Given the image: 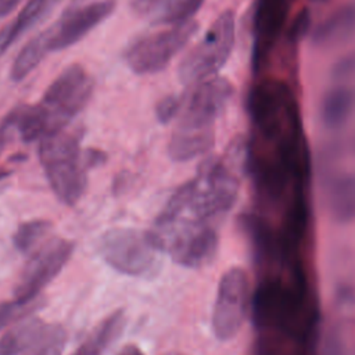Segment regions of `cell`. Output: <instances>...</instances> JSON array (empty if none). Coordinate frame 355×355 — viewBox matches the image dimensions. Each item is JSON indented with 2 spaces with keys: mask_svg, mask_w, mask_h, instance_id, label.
<instances>
[{
  "mask_svg": "<svg viewBox=\"0 0 355 355\" xmlns=\"http://www.w3.org/2000/svg\"><path fill=\"white\" fill-rule=\"evenodd\" d=\"M354 69H355V58H345L340 64H337L336 68H334L336 73L340 75V76L347 75L348 72H351Z\"/></svg>",
  "mask_w": 355,
  "mask_h": 355,
  "instance_id": "obj_27",
  "label": "cell"
},
{
  "mask_svg": "<svg viewBox=\"0 0 355 355\" xmlns=\"http://www.w3.org/2000/svg\"><path fill=\"white\" fill-rule=\"evenodd\" d=\"M165 355H184V354H180V352H168Z\"/></svg>",
  "mask_w": 355,
  "mask_h": 355,
  "instance_id": "obj_31",
  "label": "cell"
},
{
  "mask_svg": "<svg viewBox=\"0 0 355 355\" xmlns=\"http://www.w3.org/2000/svg\"><path fill=\"white\" fill-rule=\"evenodd\" d=\"M355 32V6H344L324 18L313 31V43L318 46H334Z\"/></svg>",
  "mask_w": 355,
  "mask_h": 355,
  "instance_id": "obj_19",
  "label": "cell"
},
{
  "mask_svg": "<svg viewBox=\"0 0 355 355\" xmlns=\"http://www.w3.org/2000/svg\"><path fill=\"white\" fill-rule=\"evenodd\" d=\"M248 111L261 146H272L304 130L300 104L284 80L270 78L258 82L251 90Z\"/></svg>",
  "mask_w": 355,
  "mask_h": 355,
  "instance_id": "obj_2",
  "label": "cell"
},
{
  "mask_svg": "<svg viewBox=\"0 0 355 355\" xmlns=\"http://www.w3.org/2000/svg\"><path fill=\"white\" fill-rule=\"evenodd\" d=\"M118 355H144V354H143V351H141L137 345H135V344H128V345H125V347L119 351Z\"/></svg>",
  "mask_w": 355,
  "mask_h": 355,
  "instance_id": "obj_29",
  "label": "cell"
},
{
  "mask_svg": "<svg viewBox=\"0 0 355 355\" xmlns=\"http://www.w3.org/2000/svg\"><path fill=\"white\" fill-rule=\"evenodd\" d=\"M97 251L114 270L133 276L150 277L158 270L162 252L150 230L112 227L101 234Z\"/></svg>",
  "mask_w": 355,
  "mask_h": 355,
  "instance_id": "obj_5",
  "label": "cell"
},
{
  "mask_svg": "<svg viewBox=\"0 0 355 355\" xmlns=\"http://www.w3.org/2000/svg\"><path fill=\"white\" fill-rule=\"evenodd\" d=\"M39 159L46 178L60 201L76 205L87 186V154L79 140L64 129L43 137L39 143Z\"/></svg>",
  "mask_w": 355,
  "mask_h": 355,
  "instance_id": "obj_3",
  "label": "cell"
},
{
  "mask_svg": "<svg viewBox=\"0 0 355 355\" xmlns=\"http://www.w3.org/2000/svg\"><path fill=\"white\" fill-rule=\"evenodd\" d=\"M240 180L222 157L204 159L193 179L179 186L157 218L216 225L236 204Z\"/></svg>",
  "mask_w": 355,
  "mask_h": 355,
  "instance_id": "obj_1",
  "label": "cell"
},
{
  "mask_svg": "<svg viewBox=\"0 0 355 355\" xmlns=\"http://www.w3.org/2000/svg\"><path fill=\"white\" fill-rule=\"evenodd\" d=\"M204 0H132V10L154 25H180L193 21Z\"/></svg>",
  "mask_w": 355,
  "mask_h": 355,
  "instance_id": "obj_15",
  "label": "cell"
},
{
  "mask_svg": "<svg viewBox=\"0 0 355 355\" xmlns=\"http://www.w3.org/2000/svg\"><path fill=\"white\" fill-rule=\"evenodd\" d=\"M126 324V313L116 309L104 316L76 347L72 355H103L122 334Z\"/></svg>",
  "mask_w": 355,
  "mask_h": 355,
  "instance_id": "obj_17",
  "label": "cell"
},
{
  "mask_svg": "<svg viewBox=\"0 0 355 355\" xmlns=\"http://www.w3.org/2000/svg\"><path fill=\"white\" fill-rule=\"evenodd\" d=\"M252 288L245 269L232 266L219 279L212 308V333L219 341L233 340L251 312Z\"/></svg>",
  "mask_w": 355,
  "mask_h": 355,
  "instance_id": "obj_8",
  "label": "cell"
},
{
  "mask_svg": "<svg viewBox=\"0 0 355 355\" xmlns=\"http://www.w3.org/2000/svg\"><path fill=\"white\" fill-rule=\"evenodd\" d=\"M73 252V243L54 237L37 248L26 262L14 288V298L22 302L39 300L43 288L62 270Z\"/></svg>",
  "mask_w": 355,
  "mask_h": 355,
  "instance_id": "obj_10",
  "label": "cell"
},
{
  "mask_svg": "<svg viewBox=\"0 0 355 355\" xmlns=\"http://www.w3.org/2000/svg\"><path fill=\"white\" fill-rule=\"evenodd\" d=\"M288 0H257L254 14L252 65L259 71L269 61L288 17Z\"/></svg>",
  "mask_w": 355,
  "mask_h": 355,
  "instance_id": "obj_13",
  "label": "cell"
},
{
  "mask_svg": "<svg viewBox=\"0 0 355 355\" xmlns=\"http://www.w3.org/2000/svg\"><path fill=\"white\" fill-rule=\"evenodd\" d=\"M323 201L329 216L336 223L355 222V173L336 172L326 178Z\"/></svg>",
  "mask_w": 355,
  "mask_h": 355,
  "instance_id": "obj_14",
  "label": "cell"
},
{
  "mask_svg": "<svg viewBox=\"0 0 355 355\" xmlns=\"http://www.w3.org/2000/svg\"><path fill=\"white\" fill-rule=\"evenodd\" d=\"M182 108V97L169 94L162 97L155 105V116L161 123H168L176 118Z\"/></svg>",
  "mask_w": 355,
  "mask_h": 355,
  "instance_id": "obj_25",
  "label": "cell"
},
{
  "mask_svg": "<svg viewBox=\"0 0 355 355\" xmlns=\"http://www.w3.org/2000/svg\"><path fill=\"white\" fill-rule=\"evenodd\" d=\"M51 230V223L46 219H32L21 223L14 236L12 243L14 247L19 252H31Z\"/></svg>",
  "mask_w": 355,
  "mask_h": 355,
  "instance_id": "obj_22",
  "label": "cell"
},
{
  "mask_svg": "<svg viewBox=\"0 0 355 355\" xmlns=\"http://www.w3.org/2000/svg\"><path fill=\"white\" fill-rule=\"evenodd\" d=\"M47 53L49 51L46 49L42 35L39 33L32 37L15 57L10 69L11 79L14 82H21L22 79H25L42 62Z\"/></svg>",
  "mask_w": 355,
  "mask_h": 355,
  "instance_id": "obj_21",
  "label": "cell"
},
{
  "mask_svg": "<svg viewBox=\"0 0 355 355\" xmlns=\"http://www.w3.org/2000/svg\"><path fill=\"white\" fill-rule=\"evenodd\" d=\"M115 6V0H100L65 10L51 26L40 33L47 51L64 50L78 43L110 17Z\"/></svg>",
  "mask_w": 355,
  "mask_h": 355,
  "instance_id": "obj_12",
  "label": "cell"
},
{
  "mask_svg": "<svg viewBox=\"0 0 355 355\" xmlns=\"http://www.w3.org/2000/svg\"><path fill=\"white\" fill-rule=\"evenodd\" d=\"M21 0H0V18L8 15Z\"/></svg>",
  "mask_w": 355,
  "mask_h": 355,
  "instance_id": "obj_28",
  "label": "cell"
},
{
  "mask_svg": "<svg viewBox=\"0 0 355 355\" xmlns=\"http://www.w3.org/2000/svg\"><path fill=\"white\" fill-rule=\"evenodd\" d=\"M198 24L189 21L135 40L125 51L128 67L137 75L162 71L197 32Z\"/></svg>",
  "mask_w": 355,
  "mask_h": 355,
  "instance_id": "obj_9",
  "label": "cell"
},
{
  "mask_svg": "<svg viewBox=\"0 0 355 355\" xmlns=\"http://www.w3.org/2000/svg\"><path fill=\"white\" fill-rule=\"evenodd\" d=\"M354 103V94L347 86L330 89L320 103V121L326 129H340L348 119Z\"/></svg>",
  "mask_w": 355,
  "mask_h": 355,
  "instance_id": "obj_20",
  "label": "cell"
},
{
  "mask_svg": "<svg viewBox=\"0 0 355 355\" xmlns=\"http://www.w3.org/2000/svg\"><path fill=\"white\" fill-rule=\"evenodd\" d=\"M309 26V14L306 10L301 11L297 18L293 21L290 31H288V37L291 42H298L302 39V36L306 33Z\"/></svg>",
  "mask_w": 355,
  "mask_h": 355,
  "instance_id": "obj_26",
  "label": "cell"
},
{
  "mask_svg": "<svg viewBox=\"0 0 355 355\" xmlns=\"http://www.w3.org/2000/svg\"><path fill=\"white\" fill-rule=\"evenodd\" d=\"M233 85L219 76H212L193 85L186 96H182V108L178 125L183 128L209 129L233 96Z\"/></svg>",
  "mask_w": 355,
  "mask_h": 355,
  "instance_id": "obj_11",
  "label": "cell"
},
{
  "mask_svg": "<svg viewBox=\"0 0 355 355\" xmlns=\"http://www.w3.org/2000/svg\"><path fill=\"white\" fill-rule=\"evenodd\" d=\"M39 304V300L33 302H22L18 300L1 301L0 302V331L10 323L25 318L31 311H33Z\"/></svg>",
  "mask_w": 355,
  "mask_h": 355,
  "instance_id": "obj_24",
  "label": "cell"
},
{
  "mask_svg": "<svg viewBox=\"0 0 355 355\" xmlns=\"http://www.w3.org/2000/svg\"><path fill=\"white\" fill-rule=\"evenodd\" d=\"M215 143V128L197 129L176 126L169 143L168 155L172 161L186 162L205 154Z\"/></svg>",
  "mask_w": 355,
  "mask_h": 355,
  "instance_id": "obj_16",
  "label": "cell"
},
{
  "mask_svg": "<svg viewBox=\"0 0 355 355\" xmlns=\"http://www.w3.org/2000/svg\"><path fill=\"white\" fill-rule=\"evenodd\" d=\"M150 233L162 252L189 269L209 265L219 247L216 225L155 219Z\"/></svg>",
  "mask_w": 355,
  "mask_h": 355,
  "instance_id": "obj_4",
  "label": "cell"
},
{
  "mask_svg": "<svg viewBox=\"0 0 355 355\" xmlns=\"http://www.w3.org/2000/svg\"><path fill=\"white\" fill-rule=\"evenodd\" d=\"M234 36V12L226 10L218 15L202 39L182 60L178 68L179 80L186 86H193L215 76L230 57Z\"/></svg>",
  "mask_w": 355,
  "mask_h": 355,
  "instance_id": "obj_6",
  "label": "cell"
},
{
  "mask_svg": "<svg viewBox=\"0 0 355 355\" xmlns=\"http://www.w3.org/2000/svg\"><path fill=\"white\" fill-rule=\"evenodd\" d=\"M67 331L60 324H49L42 337L22 355H62Z\"/></svg>",
  "mask_w": 355,
  "mask_h": 355,
  "instance_id": "obj_23",
  "label": "cell"
},
{
  "mask_svg": "<svg viewBox=\"0 0 355 355\" xmlns=\"http://www.w3.org/2000/svg\"><path fill=\"white\" fill-rule=\"evenodd\" d=\"M8 130H10V129H8L4 123H1V126H0V155H1V153H3V150H4V147H6Z\"/></svg>",
  "mask_w": 355,
  "mask_h": 355,
  "instance_id": "obj_30",
  "label": "cell"
},
{
  "mask_svg": "<svg viewBox=\"0 0 355 355\" xmlns=\"http://www.w3.org/2000/svg\"><path fill=\"white\" fill-rule=\"evenodd\" d=\"M47 323L37 316H25L0 337V355H22L46 331Z\"/></svg>",
  "mask_w": 355,
  "mask_h": 355,
  "instance_id": "obj_18",
  "label": "cell"
},
{
  "mask_svg": "<svg viewBox=\"0 0 355 355\" xmlns=\"http://www.w3.org/2000/svg\"><path fill=\"white\" fill-rule=\"evenodd\" d=\"M92 93L93 79L87 71L79 64L67 67L50 83L42 101L37 103L44 121L46 136L65 129L87 104Z\"/></svg>",
  "mask_w": 355,
  "mask_h": 355,
  "instance_id": "obj_7",
  "label": "cell"
}]
</instances>
